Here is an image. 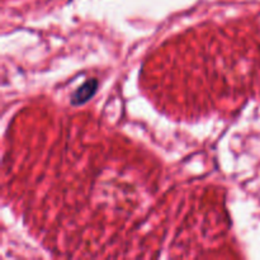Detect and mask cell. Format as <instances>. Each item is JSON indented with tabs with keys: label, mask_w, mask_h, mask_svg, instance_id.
I'll list each match as a JSON object with an SVG mask.
<instances>
[{
	"label": "cell",
	"mask_w": 260,
	"mask_h": 260,
	"mask_svg": "<svg viewBox=\"0 0 260 260\" xmlns=\"http://www.w3.org/2000/svg\"><path fill=\"white\" fill-rule=\"evenodd\" d=\"M99 88V80L95 78L88 79L84 84H81L70 96V103L74 107H80L88 103L96 94Z\"/></svg>",
	"instance_id": "cell-1"
}]
</instances>
